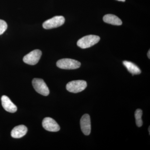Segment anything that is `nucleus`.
I'll return each mask as SVG.
<instances>
[{"mask_svg": "<svg viewBox=\"0 0 150 150\" xmlns=\"http://www.w3.org/2000/svg\"><path fill=\"white\" fill-rule=\"evenodd\" d=\"M41 55L42 52L40 50H33L23 57V62L30 65L36 64L39 62Z\"/></svg>", "mask_w": 150, "mask_h": 150, "instance_id": "6", "label": "nucleus"}, {"mask_svg": "<svg viewBox=\"0 0 150 150\" xmlns=\"http://www.w3.org/2000/svg\"><path fill=\"white\" fill-rule=\"evenodd\" d=\"M150 50H149V51H148V54H147V56H148V58H149V59H150Z\"/></svg>", "mask_w": 150, "mask_h": 150, "instance_id": "15", "label": "nucleus"}, {"mask_svg": "<svg viewBox=\"0 0 150 150\" xmlns=\"http://www.w3.org/2000/svg\"><path fill=\"white\" fill-rule=\"evenodd\" d=\"M65 19L63 16H56L49 19L43 23V27L44 29H50L60 27L64 23Z\"/></svg>", "mask_w": 150, "mask_h": 150, "instance_id": "4", "label": "nucleus"}, {"mask_svg": "<svg viewBox=\"0 0 150 150\" xmlns=\"http://www.w3.org/2000/svg\"><path fill=\"white\" fill-rule=\"evenodd\" d=\"M123 63L129 72L132 74L133 76L134 75L139 74L142 72L139 68L134 63L126 61H123Z\"/></svg>", "mask_w": 150, "mask_h": 150, "instance_id": "12", "label": "nucleus"}, {"mask_svg": "<svg viewBox=\"0 0 150 150\" xmlns=\"http://www.w3.org/2000/svg\"><path fill=\"white\" fill-rule=\"evenodd\" d=\"M117 1H119L125 2L126 0H117Z\"/></svg>", "mask_w": 150, "mask_h": 150, "instance_id": "16", "label": "nucleus"}, {"mask_svg": "<svg viewBox=\"0 0 150 150\" xmlns=\"http://www.w3.org/2000/svg\"><path fill=\"white\" fill-rule=\"evenodd\" d=\"M142 110L140 109H137L135 112L136 124L137 126L139 127H141L143 125V121L142 120Z\"/></svg>", "mask_w": 150, "mask_h": 150, "instance_id": "13", "label": "nucleus"}, {"mask_svg": "<svg viewBox=\"0 0 150 150\" xmlns=\"http://www.w3.org/2000/svg\"><path fill=\"white\" fill-rule=\"evenodd\" d=\"M2 105L4 109L8 112L13 113L16 112L17 108L13 103L11 101L8 97L6 96H3L1 98Z\"/></svg>", "mask_w": 150, "mask_h": 150, "instance_id": "9", "label": "nucleus"}, {"mask_svg": "<svg viewBox=\"0 0 150 150\" xmlns=\"http://www.w3.org/2000/svg\"><path fill=\"white\" fill-rule=\"evenodd\" d=\"M149 134H150V127H149Z\"/></svg>", "mask_w": 150, "mask_h": 150, "instance_id": "17", "label": "nucleus"}, {"mask_svg": "<svg viewBox=\"0 0 150 150\" xmlns=\"http://www.w3.org/2000/svg\"><path fill=\"white\" fill-rule=\"evenodd\" d=\"M57 67L63 69L71 70L79 69L81 67L80 62L70 59H63L59 60L56 63Z\"/></svg>", "mask_w": 150, "mask_h": 150, "instance_id": "2", "label": "nucleus"}, {"mask_svg": "<svg viewBox=\"0 0 150 150\" xmlns=\"http://www.w3.org/2000/svg\"><path fill=\"white\" fill-rule=\"evenodd\" d=\"M103 21L108 24L115 25H120L122 24L121 19L113 14H107L103 17Z\"/></svg>", "mask_w": 150, "mask_h": 150, "instance_id": "11", "label": "nucleus"}, {"mask_svg": "<svg viewBox=\"0 0 150 150\" xmlns=\"http://www.w3.org/2000/svg\"><path fill=\"white\" fill-rule=\"evenodd\" d=\"M8 25L4 21L0 19V35L3 34L7 28Z\"/></svg>", "mask_w": 150, "mask_h": 150, "instance_id": "14", "label": "nucleus"}, {"mask_svg": "<svg viewBox=\"0 0 150 150\" xmlns=\"http://www.w3.org/2000/svg\"><path fill=\"white\" fill-rule=\"evenodd\" d=\"M87 86L86 82L83 80L73 81L68 83L66 88L68 91L73 93H78L83 91Z\"/></svg>", "mask_w": 150, "mask_h": 150, "instance_id": "3", "label": "nucleus"}, {"mask_svg": "<svg viewBox=\"0 0 150 150\" xmlns=\"http://www.w3.org/2000/svg\"><path fill=\"white\" fill-rule=\"evenodd\" d=\"M42 126L44 129L51 132H57L60 129L59 124L54 119L50 117L44 118L42 122Z\"/></svg>", "mask_w": 150, "mask_h": 150, "instance_id": "7", "label": "nucleus"}, {"mask_svg": "<svg viewBox=\"0 0 150 150\" xmlns=\"http://www.w3.org/2000/svg\"><path fill=\"white\" fill-rule=\"evenodd\" d=\"M28 129L24 125H19L13 129L11 132V136L13 138L19 139L24 137L26 134Z\"/></svg>", "mask_w": 150, "mask_h": 150, "instance_id": "10", "label": "nucleus"}, {"mask_svg": "<svg viewBox=\"0 0 150 150\" xmlns=\"http://www.w3.org/2000/svg\"><path fill=\"white\" fill-rule=\"evenodd\" d=\"M32 85L36 91L44 96L49 94V90L47 85L42 79L35 78L32 81Z\"/></svg>", "mask_w": 150, "mask_h": 150, "instance_id": "5", "label": "nucleus"}, {"mask_svg": "<svg viewBox=\"0 0 150 150\" xmlns=\"http://www.w3.org/2000/svg\"><path fill=\"white\" fill-rule=\"evenodd\" d=\"M81 130L86 136H88L91 132V122L90 115L85 114L83 115L80 121Z\"/></svg>", "mask_w": 150, "mask_h": 150, "instance_id": "8", "label": "nucleus"}, {"mask_svg": "<svg viewBox=\"0 0 150 150\" xmlns=\"http://www.w3.org/2000/svg\"><path fill=\"white\" fill-rule=\"evenodd\" d=\"M100 38L97 35H90L84 36L78 40L77 46L83 49L90 48L98 43Z\"/></svg>", "mask_w": 150, "mask_h": 150, "instance_id": "1", "label": "nucleus"}]
</instances>
